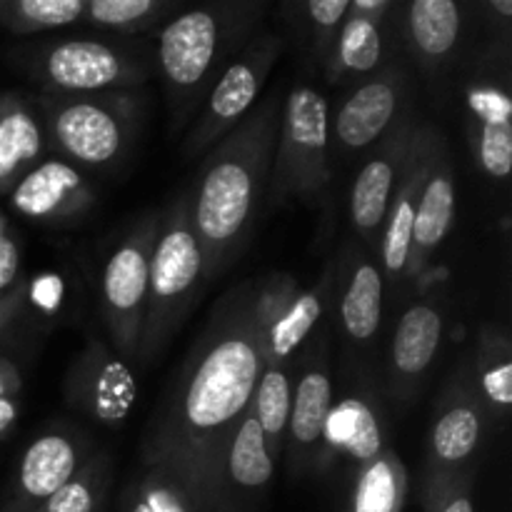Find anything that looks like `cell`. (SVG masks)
I'll return each instance as SVG.
<instances>
[{
    "label": "cell",
    "mask_w": 512,
    "mask_h": 512,
    "mask_svg": "<svg viewBox=\"0 0 512 512\" xmlns=\"http://www.w3.org/2000/svg\"><path fill=\"white\" fill-rule=\"evenodd\" d=\"M253 295L255 285L248 283L220 300L143 440V465L168 470L203 512L213 508L220 458L263 370Z\"/></svg>",
    "instance_id": "6da1fadb"
},
{
    "label": "cell",
    "mask_w": 512,
    "mask_h": 512,
    "mask_svg": "<svg viewBox=\"0 0 512 512\" xmlns=\"http://www.w3.org/2000/svg\"><path fill=\"white\" fill-rule=\"evenodd\" d=\"M283 100L265 95L205 153L193 188L190 215L205 258L208 283L248 243L273 165Z\"/></svg>",
    "instance_id": "7a4b0ae2"
},
{
    "label": "cell",
    "mask_w": 512,
    "mask_h": 512,
    "mask_svg": "<svg viewBox=\"0 0 512 512\" xmlns=\"http://www.w3.org/2000/svg\"><path fill=\"white\" fill-rule=\"evenodd\" d=\"M263 13L258 0H220L193 5L160 28L153 68L163 80L173 133L198 115L223 70L258 33Z\"/></svg>",
    "instance_id": "3957f363"
},
{
    "label": "cell",
    "mask_w": 512,
    "mask_h": 512,
    "mask_svg": "<svg viewBox=\"0 0 512 512\" xmlns=\"http://www.w3.org/2000/svg\"><path fill=\"white\" fill-rule=\"evenodd\" d=\"M208 285L205 258L190 215L188 193H180L160 210L158 235L150 255L148 308L140 335L138 363L150 365L168 348L173 335Z\"/></svg>",
    "instance_id": "277c9868"
},
{
    "label": "cell",
    "mask_w": 512,
    "mask_h": 512,
    "mask_svg": "<svg viewBox=\"0 0 512 512\" xmlns=\"http://www.w3.org/2000/svg\"><path fill=\"white\" fill-rule=\"evenodd\" d=\"M50 153L80 170H110L128 158L143 120V95L110 90L93 95H33Z\"/></svg>",
    "instance_id": "5b68a950"
},
{
    "label": "cell",
    "mask_w": 512,
    "mask_h": 512,
    "mask_svg": "<svg viewBox=\"0 0 512 512\" xmlns=\"http://www.w3.org/2000/svg\"><path fill=\"white\" fill-rule=\"evenodd\" d=\"M10 63L23 70L40 93L58 95L133 90L153 73L148 55L128 40L80 35L23 45L10 53Z\"/></svg>",
    "instance_id": "8992f818"
},
{
    "label": "cell",
    "mask_w": 512,
    "mask_h": 512,
    "mask_svg": "<svg viewBox=\"0 0 512 512\" xmlns=\"http://www.w3.org/2000/svg\"><path fill=\"white\" fill-rule=\"evenodd\" d=\"M330 168V108L313 85H293L280 110L278 140L268 178V200L315 203L328 190Z\"/></svg>",
    "instance_id": "52a82bcc"
},
{
    "label": "cell",
    "mask_w": 512,
    "mask_h": 512,
    "mask_svg": "<svg viewBox=\"0 0 512 512\" xmlns=\"http://www.w3.org/2000/svg\"><path fill=\"white\" fill-rule=\"evenodd\" d=\"M283 48V35L270 33V30H258L243 45V50L235 55L233 63L223 70L218 83L208 93L203 108L193 118L195 123H190L183 148H180L185 160L203 158L255 108Z\"/></svg>",
    "instance_id": "ba28073f"
},
{
    "label": "cell",
    "mask_w": 512,
    "mask_h": 512,
    "mask_svg": "<svg viewBox=\"0 0 512 512\" xmlns=\"http://www.w3.org/2000/svg\"><path fill=\"white\" fill-rule=\"evenodd\" d=\"M160 210L143 215L115 245L103 268V315L110 348L123 360L138 358L148 308L150 255L158 235Z\"/></svg>",
    "instance_id": "9c48e42d"
},
{
    "label": "cell",
    "mask_w": 512,
    "mask_h": 512,
    "mask_svg": "<svg viewBox=\"0 0 512 512\" xmlns=\"http://www.w3.org/2000/svg\"><path fill=\"white\" fill-rule=\"evenodd\" d=\"M65 400L108 428L128 420L138 400V380L128 360L120 358L103 340H88L68 368L63 383Z\"/></svg>",
    "instance_id": "30bf717a"
},
{
    "label": "cell",
    "mask_w": 512,
    "mask_h": 512,
    "mask_svg": "<svg viewBox=\"0 0 512 512\" xmlns=\"http://www.w3.org/2000/svg\"><path fill=\"white\" fill-rule=\"evenodd\" d=\"M5 198L10 208L30 223L65 225L83 218L98 195L85 170L50 153L23 175Z\"/></svg>",
    "instance_id": "8fae6325"
},
{
    "label": "cell",
    "mask_w": 512,
    "mask_h": 512,
    "mask_svg": "<svg viewBox=\"0 0 512 512\" xmlns=\"http://www.w3.org/2000/svg\"><path fill=\"white\" fill-rule=\"evenodd\" d=\"M405 95L408 75L403 68H380L378 73L355 85L330 123V135L340 153L353 155L378 145L405 115Z\"/></svg>",
    "instance_id": "7c38bea8"
},
{
    "label": "cell",
    "mask_w": 512,
    "mask_h": 512,
    "mask_svg": "<svg viewBox=\"0 0 512 512\" xmlns=\"http://www.w3.org/2000/svg\"><path fill=\"white\" fill-rule=\"evenodd\" d=\"M440 133L430 125L415 128L410 138L408 153H405L403 170H400L398 185L390 198L388 215H385L383 235H380V273L383 280L398 288L405 280V268L410 258V238H413L415 210H418L420 195H423L425 178H428L433 150Z\"/></svg>",
    "instance_id": "4fadbf2b"
},
{
    "label": "cell",
    "mask_w": 512,
    "mask_h": 512,
    "mask_svg": "<svg viewBox=\"0 0 512 512\" xmlns=\"http://www.w3.org/2000/svg\"><path fill=\"white\" fill-rule=\"evenodd\" d=\"M413 133V120L403 115L393 125V130L380 140L373 155L365 160L360 173L355 175L353 188H350V223H353L355 233L365 240V245L373 250L380 248L385 215H388L390 198L398 185Z\"/></svg>",
    "instance_id": "5bb4252c"
},
{
    "label": "cell",
    "mask_w": 512,
    "mask_h": 512,
    "mask_svg": "<svg viewBox=\"0 0 512 512\" xmlns=\"http://www.w3.org/2000/svg\"><path fill=\"white\" fill-rule=\"evenodd\" d=\"M275 460L265 445L253 408L245 410L220 458L210 512H233L263 498L273 483Z\"/></svg>",
    "instance_id": "9a60e30c"
},
{
    "label": "cell",
    "mask_w": 512,
    "mask_h": 512,
    "mask_svg": "<svg viewBox=\"0 0 512 512\" xmlns=\"http://www.w3.org/2000/svg\"><path fill=\"white\" fill-rule=\"evenodd\" d=\"M485 418L488 413L473 385L465 380L450 385L435 413L423 475L465 473L483 440Z\"/></svg>",
    "instance_id": "2e32d148"
},
{
    "label": "cell",
    "mask_w": 512,
    "mask_h": 512,
    "mask_svg": "<svg viewBox=\"0 0 512 512\" xmlns=\"http://www.w3.org/2000/svg\"><path fill=\"white\" fill-rule=\"evenodd\" d=\"M88 460V445L68 430H50L25 448L5 512H35Z\"/></svg>",
    "instance_id": "e0dca14e"
},
{
    "label": "cell",
    "mask_w": 512,
    "mask_h": 512,
    "mask_svg": "<svg viewBox=\"0 0 512 512\" xmlns=\"http://www.w3.org/2000/svg\"><path fill=\"white\" fill-rule=\"evenodd\" d=\"M455 205H458V183H455L453 165H450L448 145L440 135L433 150L428 178H425L423 185V195H420L418 210H415L405 280L413 283L425 273L430 258L438 253V248L445 243L450 228H453Z\"/></svg>",
    "instance_id": "ac0fdd59"
},
{
    "label": "cell",
    "mask_w": 512,
    "mask_h": 512,
    "mask_svg": "<svg viewBox=\"0 0 512 512\" xmlns=\"http://www.w3.org/2000/svg\"><path fill=\"white\" fill-rule=\"evenodd\" d=\"M470 120V143L480 170L493 180H508L512 170V98L498 78H475L465 93Z\"/></svg>",
    "instance_id": "d6986e66"
},
{
    "label": "cell",
    "mask_w": 512,
    "mask_h": 512,
    "mask_svg": "<svg viewBox=\"0 0 512 512\" xmlns=\"http://www.w3.org/2000/svg\"><path fill=\"white\" fill-rule=\"evenodd\" d=\"M333 408V378L328 363L325 358H310L295 383L293 403H290L288 433H285L290 470H303L305 465L318 460Z\"/></svg>",
    "instance_id": "ffe728a7"
},
{
    "label": "cell",
    "mask_w": 512,
    "mask_h": 512,
    "mask_svg": "<svg viewBox=\"0 0 512 512\" xmlns=\"http://www.w3.org/2000/svg\"><path fill=\"white\" fill-rule=\"evenodd\" d=\"M48 155V135L33 98L0 93V195H8Z\"/></svg>",
    "instance_id": "44dd1931"
},
{
    "label": "cell",
    "mask_w": 512,
    "mask_h": 512,
    "mask_svg": "<svg viewBox=\"0 0 512 512\" xmlns=\"http://www.w3.org/2000/svg\"><path fill=\"white\" fill-rule=\"evenodd\" d=\"M443 340V315L438 305L415 303L400 318L390 345V383L398 398H408L423 380Z\"/></svg>",
    "instance_id": "7402d4cb"
},
{
    "label": "cell",
    "mask_w": 512,
    "mask_h": 512,
    "mask_svg": "<svg viewBox=\"0 0 512 512\" xmlns=\"http://www.w3.org/2000/svg\"><path fill=\"white\" fill-rule=\"evenodd\" d=\"M463 30L465 8L458 0H413L405 8V40L425 73H438L453 58Z\"/></svg>",
    "instance_id": "603a6c76"
},
{
    "label": "cell",
    "mask_w": 512,
    "mask_h": 512,
    "mask_svg": "<svg viewBox=\"0 0 512 512\" xmlns=\"http://www.w3.org/2000/svg\"><path fill=\"white\" fill-rule=\"evenodd\" d=\"M383 293L385 280L378 260L365 253H355L340 295V323L353 343L365 345L375 340L383 320Z\"/></svg>",
    "instance_id": "cb8c5ba5"
},
{
    "label": "cell",
    "mask_w": 512,
    "mask_h": 512,
    "mask_svg": "<svg viewBox=\"0 0 512 512\" xmlns=\"http://www.w3.org/2000/svg\"><path fill=\"white\" fill-rule=\"evenodd\" d=\"M325 445L343 450L358 468L373 463L385 450L383 423H380L375 403H370L360 393H353L345 400H340L333 408V413H330L328 430H325Z\"/></svg>",
    "instance_id": "d4e9b609"
},
{
    "label": "cell",
    "mask_w": 512,
    "mask_h": 512,
    "mask_svg": "<svg viewBox=\"0 0 512 512\" xmlns=\"http://www.w3.org/2000/svg\"><path fill=\"white\" fill-rule=\"evenodd\" d=\"M385 58L383 25L373 20L345 15L333 50L325 60V75L330 83H345L350 78H370L380 70Z\"/></svg>",
    "instance_id": "484cf974"
},
{
    "label": "cell",
    "mask_w": 512,
    "mask_h": 512,
    "mask_svg": "<svg viewBox=\"0 0 512 512\" xmlns=\"http://www.w3.org/2000/svg\"><path fill=\"white\" fill-rule=\"evenodd\" d=\"M330 280L325 275L315 288L298 290L283 318L263 335V365H285L300 350V345L310 338L315 325L323 318L325 298H328Z\"/></svg>",
    "instance_id": "4316f807"
},
{
    "label": "cell",
    "mask_w": 512,
    "mask_h": 512,
    "mask_svg": "<svg viewBox=\"0 0 512 512\" xmlns=\"http://www.w3.org/2000/svg\"><path fill=\"white\" fill-rule=\"evenodd\" d=\"M405 498H408V473L393 448H385L373 463L358 468L353 512H403Z\"/></svg>",
    "instance_id": "83f0119b"
},
{
    "label": "cell",
    "mask_w": 512,
    "mask_h": 512,
    "mask_svg": "<svg viewBox=\"0 0 512 512\" xmlns=\"http://www.w3.org/2000/svg\"><path fill=\"white\" fill-rule=\"evenodd\" d=\"M290 403H293V380H290L288 368L285 365H263L250 408H253L255 420L263 430L265 445L270 450V458L275 463L285 448Z\"/></svg>",
    "instance_id": "f1b7e54d"
},
{
    "label": "cell",
    "mask_w": 512,
    "mask_h": 512,
    "mask_svg": "<svg viewBox=\"0 0 512 512\" xmlns=\"http://www.w3.org/2000/svg\"><path fill=\"white\" fill-rule=\"evenodd\" d=\"M475 375L485 413L503 418L512 405V348L503 330L485 328L475 353Z\"/></svg>",
    "instance_id": "f546056e"
},
{
    "label": "cell",
    "mask_w": 512,
    "mask_h": 512,
    "mask_svg": "<svg viewBox=\"0 0 512 512\" xmlns=\"http://www.w3.org/2000/svg\"><path fill=\"white\" fill-rule=\"evenodd\" d=\"M178 8L175 0H85L83 23L130 38L158 28Z\"/></svg>",
    "instance_id": "4dcf8cb0"
},
{
    "label": "cell",
    "mask_w": 512,
    "mask_h": 512,
    "mask_svg": "<svg viewBox=\"0 0 512 512\" xmlns=\"http://www.w3.org/2000/svg\"><path fill=\"white\" fill-rule=\"evenodd\" d=\"M85 0H0V28L35 35L83 23Z\"/></svg>",
    "instance_id": "1f68e13d"
},
{
    "label": "cell",
    "mask_w": 512,
    "mask_h": 512,
    "mask_svg": "<svg viewBox=\"0 0 512 512\" xmlns=\"http://www.w3.org/2000/svg\"><path fill=\"white\" fill-rule=\"evenodd\" d=\"M110 485V460L88 458L78 473L35 512H100Z\"/></svg>",
    "instance_id": "d6a6232c"
},
{
    "label": "cell",
    "mask_w": 512,
    "mask_h": 512,
    "mask_svg": "<svg viewBox=\"0 0 512 512\" xmlns=\"http://www.w3.org/2000/svg\"><path fill=\"white\" fill-rule=\"evenodd\" d=\"M128 500L143 512H203L193 493L158 465H145V473L130 488Z\"/></svg>",
    "instance_id": "836d02e7"
},
{
    "label": "cell",
    "mask_w": 512,
    "mask_h": 512,
    "mask_svg": "<svg viewBox=\"0 0 512 512\" xmlns=\"http://www.w3.org/2000/svg\"><path fill=\"white\" fill-rule=\"evenodd\" d=\"M420 503L425 512H475L468 470L465 473L423 475Z\"/></svg>",
    "instance_id": "e575fe53"
},
{
    "label": "cell",
    "mask_w": 512,
    "mask_h": 512,
    "mask_svg": "<svg viewBox=\"0 0 512 512\" xmlns=\"http://www.w3.org/2000/svg\"><path fill=\"white\" fill-rule=\"evenodd\" d=\"M348 10L350 0H310V3H305V13H308L310 28H313L315 50H318V58L323 65L333 50Z\"/></svg>",
    "instance_id": "d590c367"
},
{
    "label": "cell",
    "mask_w": 512,
    "mask_h": 512,
    "mask_svg": "<svg viewBox=\"0 0 512 512\" xmlns=\"http://www.w3.org/2000/svg\"><path fill=\"white\" fill-rule=\"evenodd\" d=\"M20 288V248L13 235L0 238V303Z\"/></svg>",
    "instance_id": "8d00e7d4"
},
{
    "label": "cell",
    "mask_w": 512,
    "mask_h": 512,
    "mask_svg": "<svg viewBox=\"0 0 512 512\" xmlns=\"http://www.w3.org/2000/svg\"><path fill=\"white\" fill-rule=\"evenodd\" d=\"M25 295H28L35 308L53 315L58 310L60 300H63V283H60L58 275H40V278L33 280L30 288H25Z\"/></svg>",
    "instance_id": "74e56055"
},
{
    "label": "cell",
    "mask_w": 512,
    "mask_h": 512,
    "mask_svg": "<svg viewBox=\"0 0 512 512\" xmlns=\"http://www.w3.org/2000/svg\"><path fill=\"white\" fill-rule=\"evenodd\" d=\"M393 10V0H350V15L373 20V23L385 25V18Z\"/></svg>",
    "instance_id": "f35d334b"
},
{
    "label": "cell",
    "mask_w": 512,
    "mask_h": 512,
    "mask_svg": "<svg viewBox=\"0 0 512 512\" xmlns=\"http://www.w3.org/2000/svg\"><path fill=\"white\" fill-rule=\"evenodd\" d=\"M20 390V373L8 358H0V398H15Z\"/></svg>",
    "instance_id": "ab89813d"
},
{
    "label": "cell",
    "mask_w": 512,
    "mask_h": 512,
    "mask_svg": "<svg viewBox=\"0 0 512 512\" xmlns=\"http://www.w3.org/2000/svg\"><path fill=\"white\" fill-rule=\"evenodd\" d=\"M15 420H18V403H15V398H0V435L8 433V428Z\"/></svg>",
    "instance_id": "60d3db41"
},
{
    "label": "cell",
    "mask_w": 512,
    "mask_h": 512,
    "mask_svg": "<svg viewBox=\"0 0 512 512\" xmlns=\"http://www.w3.org/2000/svg\"><path fill=\"white\" fill-rule=\"evenodd\" d=\"M485 8H488L490 13L498 15V20L505 25V28H510V18H512L510 0H488V3H485Z\"/></svg>",
    "instance_id": "b9f144b4"
},
{
    "label": "cell",
    "mask_w": 512,
    "mask_h": 512,
    "mask_svg": "<svg viewBox=\"0 0 512 512\" xmlns=\"http://www.w3.org/2000/svg\"><path fill=\"white\" fill-rule=\"evenodd\" d=\"M3 235H8V220H5V215L0 213V238H3Z\"/></svg>",
    "instance_id": "7bdbcfd3"
}]
</instances>
